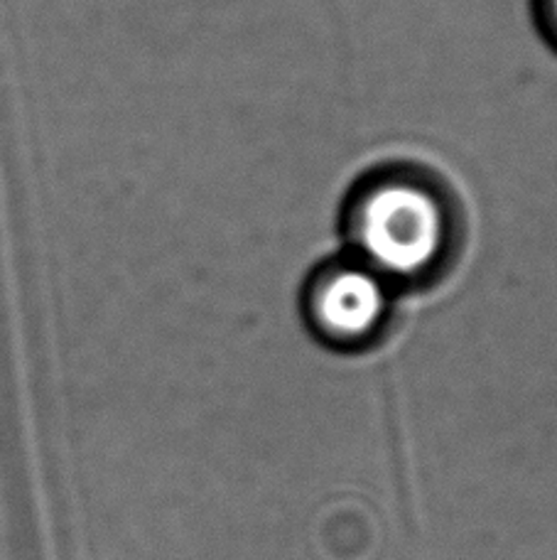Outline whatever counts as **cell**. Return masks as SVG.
Wrapping results in <instances>:
<instances>
[{"label":"cell","instance_id":"1","mask_svg":"<svg viewBox=\"0 0 557 560\" xmlns=\"http://www.w3.org/2000/svg\"><path fill=\"white\" fill-rule=\"evenodd\" d=\"M346 246L395 290L442 276L460 222L447 187L420 167L386 165L364 175L346 197Z\"/></svg>","mask_w":557,"mask_h":560},{"label":"cell","instance_id":"2","mask_svg":"<svg viewBox=\"0 0 557 560\" xmlns=\"http://www.w3.org/2000/svg\"><path fill=\"white\" fill-rule=\"evenodd\" d=\"M395 288L352 254L317 266L303 290L312 335L340 352H359L383 335Z\"/></svg>","mask_w":557,"mask_h":560},{"label":"cell","instance_id":"3","mask_svg":"<svg viewBox=\"0 0 557 560\" xmlns=\"http://www.w3.org/2000/svg\"><path fill=\"white\" fill-rule=\"evenodd\" d=\"M533 13L548 45L557 49V0H533Z\"/></svg>","mask_w":557,"mask_h":560}]
</instances>
